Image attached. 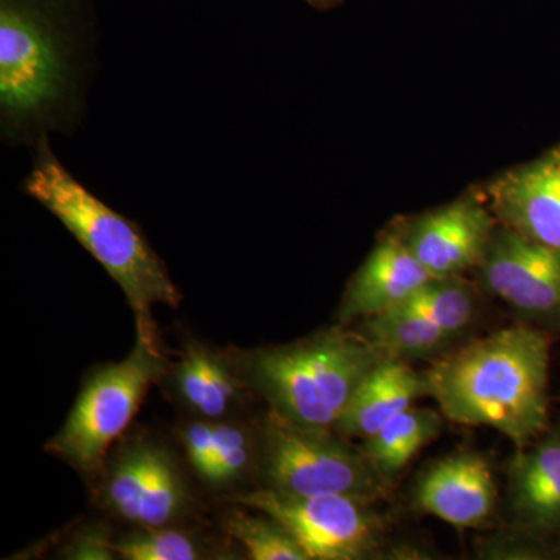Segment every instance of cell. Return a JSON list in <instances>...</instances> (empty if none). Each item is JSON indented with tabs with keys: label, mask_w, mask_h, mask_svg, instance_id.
I'll list each match as a JSON object with an SVG mask.
<instances>
[{
	"label": "cell",
	"mask_w": 560,
	"mask_h": 560,
	"mask_svg": "<svg viewBox=\"0 0 560 560\" xmlns=\"http://www.w3.org/2000/svg\"><path fill=\"white\" fill-rule=\"evenodd\" d=\"M550 335L533 324L504 327L433 361L429 396L445 419L489 427L523 448L550 429Z\"/></svg>",
	"instance_id": "cell-1"
},
{
	"label": "cell",
	"mask_w": 560,
	"mask_h": 560,
	"mask_svg": "<svg viewBox=\"0 0 560 560\" xmlns=\"http://www.w3.org/2000/svg\"><path fill=\"white\" fill-rule=\"evenodd\" d=\"M24 191L65 224L88 253L119 283L135 312L138 340L160 350L153 307H178L179 290L139 228L88 190L58 160L49 136L35 143Z\"/></svg>",
	"instance_id": "cell-2"
},
{
	"label": "cell",
	"mask_w": 560,
	"mask_h": 560,
	"mask_svg": "<svg viewBox=\"0 0 560 560\" xmlns=\"http://www.w3.org/2000/svg\"><path fill=\"white\" fill-rule=\"evenodd\" d=\"M80 95L79 54L39 9L0 7V120L9 142H38L68 128Z\"/></svg>",
	"instance_id": "cell-3"
},
{
	"label": "cell",
	"mask_w": 560,
	"mask_h": 560,
	"mask_svg": "<svg viewBox=\"0 0 560 560\" xmlns=\"http://www.w3.org/2000/svg\"><path fill=\"white\" fill-rule=\"evenodd\" d=\"M363 331L342 324L304 341L253 353L249 381L290 422L334 429L368 374L388 359Z\"/></svg>",
	"instance_id": "cell-4"
},
{
	"label": "cell",
	"mask_w": 560,
	"mask_h": 560,
	"mask_svg": "<svg viewBox=\"0 0 560 560\" xmlns=\"http://www.w3.org/2000/svg\"><path fill=\"white\" fill-rule=\"evenodd\" d=\"M261 471L267 488L289 495H338L377 504L393 481L363 448L330 429H312L268 412L261 427Z\"/></svg>",
	"instance_id": "cell-5"
},
{
	"label": "cell",
	"mask_w": 560,
	"mask_h": 560,
	"mask_svg": "<svg viewBox=\"0 0 560 560\" xmlns=\"http://www.w3.org/2000/svg\"><path fill=\"white\" fill-rule=\"evenodd\" d=\"M164 372L160 350L136 341L127 359L92 375L46 452L83 474L101 470L110 445L128 429L147 390Z\"/></svg>",
	"instance_id": "cell-6"
},
{
	"label": "cell",
	"mask_w": 560,
	"mask_h": 560,
	"mask_svg": "<svg viewBox=\"0 0 560 560\" xmlns=\"http://www.w3.org/2000/svg\"><path fill=\"white\" fill-rule=\"evenodd\" d=\"M238 503L282 523L312 560L397 559L389 523L374 504L348 497H300L260 489Z\"/></svg>",
	"instance_id": "cell-7"
},
{
	"label": "cell",
	"mask_w": 560,
	"mask_h": 560,
	"mask_svg": "<svg viewBox=\"0 0 560 560\" xmlns=\"http://www.w3.org/2000/svg\"><path fill=\"white\" fill-rule=\"evenodd\" d=\"M485 289L533 326L560 324V249L497 226L482 257Z\"/></svg>",
	"instance_id": "cell-8"
},
{
	"label": "cell",
	"mask_w": 560,
	"mask_h": 560,
	"mask_svg": "<svg viewBox=\"0 0 560 560\" xmlns=\"http://www.w3.org/2000/svg\"><path fill=\"white\" fill-rule=\"evenodd\" d=\"M503 528L560 548V423L508 459Z\"/></svg>",
	"instance_id": "cell-9"
},
{
	"label": "cell",
	"mask_w": 560,
	"mask_h": 560,
	"mask_svg": "<svg viewBox=\"0 0 560 560\" xmlns=\"http://www.w3.org/2000/svg\"><path fill=\"white\" fill-rule=\"evenodd\" d=\"M412 506L455 528L482 529L499 510V488L488 458L463 451L433 460L412 486Z\"/></svg>",
	"instance_id": "cell-10"
},
{
	"label": "cell",
	"mask_w": 560,
	"mask_h": 560,
	"mask_svg": "<svg viewBox=\"0 0 560 560\" xmlns=\"http://www.w3.org/2000/svg\"><path fill=\"white\" fill-rule=\"evenodd\" d=\"M497 226L489 208L463 198L419 217L401 234L433 278H456L480 267Z\"/></svg>",
	"instance_id": "cell-11"
},
{
	"label": "cell",
	"mask_w": 560,
	"mask_h": 560,
	"mask_svg": "<svg viewBox=\"0 0 560 560\" xmlns=\"http://www.w3.org/2000/svg\"><path fill=\"white\" fill-rule=\"evenodd\" d=\"M497 223L529 241L560 249V143L486 187Z\"/></svg>",
	"instance_id": "cell-12"
},
{
	"label": "cell",
	"mask_w": 560,
	"mask_h": 560,
	"mask_svg": "<svg viewBox=\"0 0 560 560\" xmlns=\"http://www.w3.org/2000/svg\"><path fill=\"white\" fill-rule=\"evenodd\" d=\"M433 279L408 248L401 231L390 232L372 249L350 280L338 320L342 326L397 307Z\"/></svg>",
	"instance_id": "cell-13"
},
{
	"label": "cell",
	"mask_w": 560,
	"mask_h": 560,
	"mask_svg": "<svg viewBox=\"0 0 560 560\" xmlns=\"http://www.w3.org/2000/svg\"><path fill=\"white\" fill-rule=\"evenodd\" d=\"M423 396H429L425 372L419 374L407 360L388 357L368 374L331 430L346 440L364 441Z\"/></svg>",
	"instance_id": "cell-14"
},
{
	"label": "cell",
	"mask_w": 560,
	"mask_h": 560,
	"mask_svg": "<svg viewBox=\"0 0 560 560\" xmlns=\"http://www.w3.org/2000/svg\"><path fill=\"white\" fill-rule=\"evenodd\" d=\"M442 412L430 408H407L394 416L377 433L361 444L374 466L393 481L425 445L440 436L444 427Z\"/></svg>",
	"instance_id": "cell-15"
},
{
	"label": "cell",
	"mask_w": 560,
	"mask_h": 560,
	"mask_svg": "<svg viewBox=\"0 0 560 560\" xmlns=\"http://www.w3.org/2000/svg\"><path fill=\"white\" fill-rule=\"evenodd\" d=\"M363 331L375 346L401 360H436L452 349L455 335L407 308L390 311L363 320Z\"/></svg>",
	"instance_id": "cell-16"
},
{
	"label": "cell",
	"mask_w": 560,
	"mask_h": 560,
	"mask_svg": "<svg viewBox=\"0 0 560 560\" xmlns=\"http://www.w3.org/2000/svg\"><path fill=\"white\" fill-rule=\"evenodd\" d=\"M180 396L209 419L221 418L237 396L230 370L206 350L191 348L176 372Z\"/></svg>",
	"instance_id": "cell-17"
},
{
	"label": "cell",
	"mask_w": 560,
	"mask_h": 560,
	"mask_svg": "<svg viewBox=\"0 0 560 560\" xmlns=\"http://www.w3.org/2000/svg\"><path fill=\"white\" fill-rule=\"evenodd\" d=\"M397 307L419 313L458 338L475 319L477 296L459 276L433 278Z\"/></svg>",
	"instance_id": "cell-18"
},
{
	"label": "cell",
	"mask_w": 560,
	"mask_h": 560,
	"mask_svg": "<svg viewBox=\"0 0 560 560\" xmlns=\"http://www.w3.org/2000/svg\"><path fill=\"white\" fill-rule=\"evenodd\" d=\"M186 500L187 490L171 456L153 445L149 480L140 500L136 523L143 528L168 525L186 506Z\"/></svg>",
	"instance_id": "cell-19"
},
{
	"label": "cell",
	"mask_w": 560,
	"mask_h": 560,
	"mask_svg": "<svg viewBox=\"0 0 560 560\" xmlns=\"http://www.w3.org/2000/svg\"><path fill=\"white\" fill-rule=\"evenodd\" d=\"M253 517L243 512H232L226 530L241 541L253 560H312L300 540L282 523L270 515Z\"/></svg>",
	"instance_id": "cell-20"
},
{
	"label": "cell",
	"mask_w": 560,
	"mask_h": 560,
	"mask_svg": "<svg viewBox=\"0 0 560 560\" xmlns=\"http://www.w3.org/2000/svg\"><path fill=\"white\" fill-rule=\"evenodd\" d=\"M153 445L128 448L110 467L103 488L105 506L125 521L138 522L139 504L149 480Z\"/></svg>",
	"instance_id": "cell-21"
},
{
	"label": "cell",
	"mask_w": 560,
	"mask_h": 560,
	"mask_svg": "<svg viewBox=\"0 0 560 560\" xmlns=\"http://www.w3.org/2000/svg\"><path fill=\"white\" fill-rule=\"evenodd\" d=\"M114 550L128 560H195L202 558L200 544L183 530L143 528L114 540Z\"/></svg>",
	"instance_id": "cell-22"
},
{
	"label": "cell",
	"mask_w": 560,
	"mask_h": 560,
	"mask_svg": "<svg viewBox=\"0 0 560 560\" xmlns=\"http://www.w3.org/2000/svg\"><path fill=\"white\" fill-rule=\"evenodd\" d=\"M213 459L205 480L212 485H226L248 469L250 442L248 433L230 423H215L213 429Z\"/></svg>",
	"instance_id": "cell-23"
},
{
	"label": "cell",
	"mask_w": 560,
	"mask_h": 560,
	"mask_svg": "<svg viewBox=\"0 0 560 560\" xmlns=\"http://www.w3.org/2000/svg\"><path fill=\"white\" fill-rule=\"evenodd\" d=\"M213 429H215V423L195 422L183 430V442L187 456H189L191 466L202 478L208 475L213 459V444H215Z\"/></svg>",
	"instance_id": "cell-24"
},
{
	"label": "cell",
	"mask_w": 560,
	"mask_h": 560,
	"mask_svg": "<svg viewBox=\"0 0 560 560\" xmlns=\"http://www.w3.org/2000/svg\"><path fill=\"white\" fill-rule=\"evenodd\" d=\"M114 540L102 528L80 530L72 541H69L62 556L72 560H110L116 558Z\"/></svg>",
	"instance_id": "cell-25"
},
{
	"label": "cell",
	"mask_w": 560,
	"mask_h": 560,
	"mask_svg": "<svg viewBox=\"0 0 560 560\" xmlns=\"http://www.w3.org/2000/svg\"><path fill=\"white\" fill-rule=\"evenodd\" d=\"M311 5L316 7L319 10L331 9V7L338 5L342 0H307Z\"/></svg>",
	"instance_id": "cell-26"
}]
</instances>
